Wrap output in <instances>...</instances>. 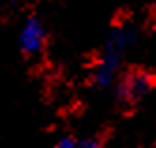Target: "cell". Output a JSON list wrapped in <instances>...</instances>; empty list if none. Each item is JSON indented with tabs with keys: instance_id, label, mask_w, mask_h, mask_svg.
Masks as SVG:
<instances>
[{
	"instance_id": "obj_1",
	"label": "cell",
	"mask_w": 156,
	"mask_h": 148,
	"mask_svg": "<svg viewBox=\"0 0 156 148\" xmlns=\"http://www.w3.org/2000/svg\"><path fill=\"white\" fill-rule=\"evenodd\" d=\"M137 30L130 22L115 25L105 36V41L98 53L96 64L90 71V86L96 90H105L111 84H117L122 73L124 54L136 45Z\"/></svg>"
},
{
	"instance_id": "obj_2",
	"label": "cell",
	"mask_w": 156,
	"mask_h": 148,
	"mask_svg": "<svg viewBox=\"0 0 156 148\" xmlns=\"http://www.w3.org/2000/svg\"><path fill=\"white\" fill-rule=\"evenodd\" d=\"M156 88V73L143 67H128L115 84V98L122 107H133L152 94Z\"/></svg>"
},
{
	"instance_id": "obj_3",
	"label": "cell",
	"mask_w": 156,
	"mask_h": 148,
	"mask_svg": "<svg viewBox=\"0 0 156 148\" xmlns=\"http://www.w3.org/2000/svg\"><path fill=\"white\" fill-rule=\"evenodd\" d=\"M47 45V26L36 13L28 15L17 34V47L25 56H38Z\"/></svg>"
},
{
	"instance_id": "obj_4",
	"label": "cell",
	"mask_w": 156,
	"mask_h": 148,
	"mask_svg": "<svg viewBox=\"0 0 156 148\" xmlns=\"http://www.w3.org/2000/svg\"><path fill=\"white\" fill-rule=\"evenodd\" d=\"M55 148H81L79 146V141L70 137V135H66V137H60L55 144Z\"/></svg>"
},
{
	"instance_id": "obj_5",
	"label": "cell",
	"mask_w": 156,
	"mask_h": 148,
	"mask_svg": "<svg viewBox=\"0 0 156 148\" xmlns=\"http://www.w3.org/2000/svg\"><path fill=\"white\" fill-rule=\"evenodd\" d=\"M79 146L81 148H104V143L98 137H85L79 141Z\"/></svg>"
}]
</instances>
